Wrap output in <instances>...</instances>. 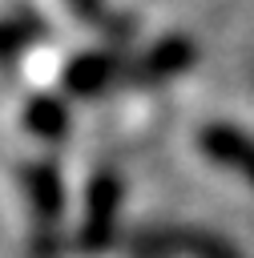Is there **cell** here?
Segmentation results:
<instances>
[{
	"mask_svg": "<svg viewBox=\"0 0 254 258\" xmlns=\"http://www.w3.org/2000/svg\"><path fill=\"white\" fill-rule=\"evenodd\" d=\"M113 73H117V56H113V52H77V56L65 60L60 81H65L69 93L89 97V93H97L101 85H109Z\"/></svg>",
	"mask_w": 254,
	"mask_h": 258,
	"instance_id": "obj_4",
	"label": "cell"
},
{
	"mask_svg": "<svg viewBox=\"0 0 254 258\" xmlns=\"http://www.w3.org/2000/svg\"><path fill=\"white\" fill-rule=\"evenodd\" d=\"M20 185H24V202H28L32 226L40 230V238H48V234H52V226H56V218H60V206H65V189H60L56 169H52L48 161L24 165Z\"/></svg>",
	"mask_w": 254,
	"mask_h": 258,
	"instance_id": "obj_3",
	"label": "cell"
},
{
	"mask_svg": "<svg viewBox=\"0 0 254 258\" xmlns=\"http://www.w3.org/2000/svg\"><path fill=\"white\" fill-rule=\"evenodd\" d=\"M198 149L226 173H238L246 185H254V137L246 129L214 121V125L198 129Z\"/></svg>",
	"mask_w": 254,
	"mask_h": 258,
	"instance_id": "obj_1",
	"label": "cell"
},
{
	"mask_svg": "<svg viewBox=\"0 0 254 258\" xmlns=\"http://www.w3.org/2000/svg\"><path fill=\"white\" fill-rule=\"evenodd\" d=\"M194 60V44L185 36H161L145 52V77H177Z\"/></svg>",
	"mask_w": 254,
	"mask_h": 258,
	"instance_id": "obj_6",
	"label": "cell"
},
{
	"mask_svg": "<svg viewBox=\"0 0 254 258\" xmlns=\"http://www.w3.org/2000/svg\"><path fill=\"white\" fill-rule=\"evenodd\" d=\"M117 210H121V185L113 173H97L89 194H85V210H81V222H77V238L81 246H101L109 242L113 234V222H117Z\"/></svg>",
	"mask_w": 254,
	"mask_h": 258,
	"instance_id": "obj_2",
	"label": "cell"
},
{
	"mask_svg": "<svg viewBox=\"0 0 254 258\" xmlns=\"http://www.w3.org/2000/svg\"><path fill=\"white\" fill-rule=\"evenodd\" d=\"M65 4H69V12L77 20H101L105 16V4L101 0H65Z\"/></svg>",
	"mask_w": 254,
	"mask_h": 258,
	"instance_id": "obj_8",
	"label": "cell"
},
{
	"mask_svg": "<svg viewBox=\"0 0 254 258\" xmlns=\"http://www.w3.org/2000/svg\"><path fill=\"white\" fill-rule=\"evenodd\" d=\"M32 36H36V20H28V16H4L0 20V56L20 52L24 44H32Z\"/></svg>",
	"mask_w": 254,
	"mask_h": 258,
	"instance_id": "obj_7",
	"label": "cell"
},
{
	"mask_svg": "<svg viewBox=\"0 0 254 258\" xmlns=\"http://www.w3.org/2000/svg\"><path fill=\"white\" fill-rule=\"evenodd\" d=\"M20 121H24V129H28L32 137L56 141V137L65 133V125H69V113H65V105H60L56 97H28Z\"/></svg>",
	"mask_w": 254,
	"mask_h": 258,
	"instance_id": "obj_5",
	"label": "cell"
}]
</instances>
